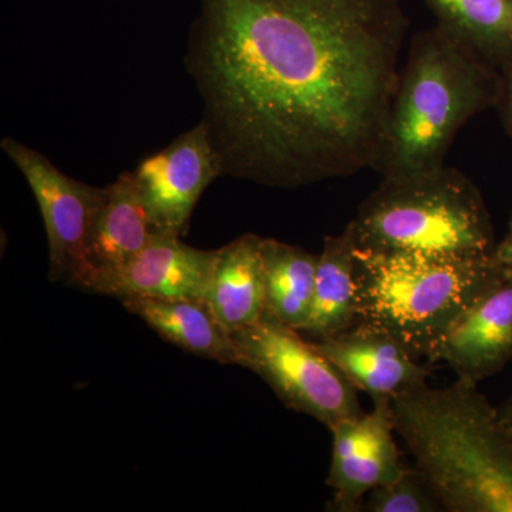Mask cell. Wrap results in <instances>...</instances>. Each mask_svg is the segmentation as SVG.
I'll return each mask as SVG.
<instances>
[{
	"label": "cell",
	"mask_w": 512,
	"mask_h": 512,
	"mask_svg": "<svg viewBox=\"0 0 512 512\" xmlns=\"http://www.w3.org/2000/svg\"><path fill=\"white\" fill-rule=\"evenodd\" d=\"M409 26L400 0H200L184 63L222 177L299 188L373 168Z\"/></svg>",
	"instance_id": "cell-1"
},
{
	"label": "cell",
	"mask_w": 512,
	"mask_h": 512,
	"mask_svg": "<svg viewBox=\"0 0 512 512\" xmlns=\"http://www.w3.org/2000/svg\"><path fill=\"white\" fill-rule=\"evenodd\" d=\"M393 420L444 511L512 512V434L477 383L413 387Z\"/></svg>",
	"instance_id": "cell-2"
},
{
	"label": "cell",
	"mask_w": 512,
	"mask_h": 512,
	"mask_svg": "<svg viewBox=\"0 0 512 512\" xmlns=\"http://www.w3.org/2000/svg\"><path fill=\"white\" fill-rule=\"evenodd\" d=\"M500 87L501 73L439 25L417 33L399 72L372 170L396 178L444 167L458 131L495 107Z\"/></svg>",
	"instance_id": "cell-3"
},
{
	"label": "cell",
	"mask_w": 512,
	"mask_h": 512,
	"mask_svg": "<svg viewBox=\"0 0 512 512\" xmlns=\"http://www.w3.org/2000/svg\"><path fill=\"white\" fill-rule=\"evenodd\" d=\"M505 275L485 258L355 251L359 322L386 330L416 359L431 353L457 319Z\"/></svg>",
	"instance_id": "cell-4"
},
{
	"label": "cell",
	"mask_w": 512,
	"mask_h": 512,
	"mask_svg": "<svg viewBox=\"0 0 512 512\" xmlns=\"http://www.w3.org/2000/svg\"><path fill=\"white\" fill-rule=\"evenodd\" d=\"M357 249L485 258L495 245L476 184L456 168L383 178L349 222Z\"/></svg>",
	"instance_id": "cell-5"
},
{
	"label": "cell",
	"mask_w": 512,
	"mask_h": 512,
	"mask_svg": "<svg viewBox=\"0 0 512 512\" xmlns=\"http://www.w3.org/2000/svg\"><path fill=\"white\" fill-rule=\"evenodd\" d=\"M241 367L251 370L288 409L311 416L332 430L365 414L359 390L299 330L266 312L258 322L232 333Z\"/></svg>",
	"instance_id": "cell-6"
},
{
	"label": "cell",
	"mask_w": 512,
	"mask_h": 512,
	"mask_svg": "<svg viewBox=\"0 0 512 512\" xmlns=\"http://www.w3.org/2000/svg\"><path fill=\"white\" fill-rule=\"evenodd\" d=\"M0 147L19 168L39 205L49 242L50 279L76 286L109 188L74 180L15 138H3Z\"/></svg>",
	"instance_id": "cell-7"
},
{
	"label": "cell",
	"mask_w": 512,
	"mask_h": 512,
	"mask_svg": "<svg viewBox=\"0 0 512 512\" xmlns=\"http://www.w3.org/2000/svg\"><path fill=\"white\" fill-rule=\"evenodd\" d=\"M133 174L158 231L183 237L202 194L222 177L207 124L201 120L170 146L141 160Z\"/></svg>",
	"instance_id": "cell-8"
},
{
	"label": "cell",
	"mask_w": 512,
	"mask_h": 512,
	"mask_svg": "<svg viewBox=\"0 0 512 512\" xmlns=\"http://www.w3.org/2000/svg\"><path fill=\"white\" fill-rule=\"evenodd\" d=\"M330 431L332 463L326 484L333 490L332 510L362 511L370 491L407 470L394 440L393 400L373 403L372 412L340 421Z\"/></svg>",
	"instance_id": "cell-9"
},
{
	"label": "cell",
	"mask_w": 512,
	"mask_h": 512,
	"mask_svg": "<svg viewBox=\"0 0 512 512\" xmlns=\"http://www.w3.org/2000/svg\"><path fill=\"white\" fill-rule=\"evenodd\" d=\"M312 343L373 403L394 400L407 390L427 383L430 377L429 367L421 365L402 342L366 322Z\"/></svg>",
	"instance_id": "cell-10"
},
{
	"label": "cell",
	"mask_w": 512,
	"mask_h": 512,
	"mask_svg": "<svg viewBox=\"0 0 512 512\" xmlns=\"http://www.w3.org/2000/svg\"><path fill=\"white\" fill-rule=\"evenodd\" d=\"M512 359V275L505 274L448 329L429 363H446L457 379L477 383Z\"/></svg>",
	"instance_id": "cell-11"
},
{
	"label": "cell",
	"mask_w": 512,
	"mask_h": 512,
	"mask_svg": "<svg viewBox=\"0 0 512 512\" xmlns=\"http://www.w3.org/2000/svg\"><path fill=\"white\" fill-rule=\"evenodd\" d=\"M106 202L94 224L77 288L97 293L160 234L138 190L133 171L107 185Z\"/></svg>",
	"instance_id": "cell-12"
},
{
	"label": "cell",
	"mask_w": 512,
	"mask_h": 512,
	"mask_svg": "<svg viewBox=\"0 0 512 512\" xmlns=\"http://www.w3.org/2000/svg\"><path fill=\"white\" fill-rule=\"evenodd\" d=\"M217 249L190 247L181 237L160 232L119 274L101 286L113 298L205 299Z\"/></svg>",
	"instance_id": "cell-13"
},
{
	"label": "cell",
	"mask_w": 512,
	"mask_h": 512,
	"mask_svg": "<svg viewBox=\"0 0 512 512\" xmlns=\"http://www.w3.org/2000/svg\"><path fill=\"white\" fill-rule=\"evenodd\" d=\"M262 239L244 234L217 249L204 301L231 335L254 325L266 311Z\"/></svg>",
	"instance_id": "cell-14"
},
{
	"label": "cell",
	"mask_w": 512,
	"mask_h": 512,
	"mask_svg": "<svg viewBox=\"0 0 512 512\" xmlns=\"http://www.w3.org/2000/svg\"><path fill=\"white\" fill-rule=\"evenodd\" d=\"M121 303L171 345L221 365H241L231 333L204 299L130 298Z\"/></svg>",
	"instance_id": "cell-15"
},
{
	"label": "cell",
	"mask_w": 512,
	"mask_h": 512,
	"mask_svg": "<svg viewBox=\"0 0 512 512\" xmlns=\"http://www.w3.org/2000/svg\"><path fill=\"white\" fill-rule=\"evenodd\" d=\"M356 244L352 228L326 237L319 254L311 315L305 338L323 340L346 332L359 323L355 282Z\"/></svg>",
	"instance_id": "cell-16"
},
{
	"label": "cell",
	"mask_w": 512,
	"mask_h": 512,
	"mask_svg": "<svg viewBox=\"0 0 512 512\" xmlns=\"http://www.w3.org/2000/svg\"><path fill=\"white\" fill-rule=\"evenodd\" d=\"M436 25L485 64L512 67V0H423Z\"/></svg>",
	"instance_id": "cell-17"
},
{
	"label": "cell",
	"mask_w": 512,
	"mask_h": 512,
	"mask_svg": "<svg viewBox=\"0 0 512 512\" xmlns=\"http://www.w3.org/2000/svg\"><path fill=\"white\" fill-rule=\"evenodd\" d=\"M319 254L262 239L266 312L296 330L305 328L311 315Z\"/></svg>",
	"instance_id": "cell-18"
},
{
	"label": "cell",
	"mask_w": 512,
	"mask_h": 512,
	"mask_svg": "<svg viewBox=\"0 0 512 512\" xmlns=\"http://www.w3.org/2000/svg\"><path fill=\"white\" fill-rule=\"evenodd\" d=\"M362 511L439 512L444 508L426 477L417 468H407L402 477L370 491Z\"/></svg>",
	"instance_id": "cell-19"
},
{
	"label": "cell",
	"mask_w": 512,
	"mask_h": 512,
	"mask_svg": "<svg viewBox=\"0 0 512 512\" xmlns=\"http://www.w3.org/2000/svg\"><path fill=\"white\" fill-rule=\"evenodd\" d=\"M494 109L498 111L505 133L512 138V67L501 73L500 96Z\"/></svg>",
	"instance_id": "cell-20"
},
{
	"label": "cell",
	"mask_w": 512,
	"mask_h": 512,
	"mask_svg": "<svg viewBox=\"0 0 512 512\" xmlns=\"http://www.w3.org/2000/svg\"><path fill=\"white\" fill-rule=\"evenodd\" d=\"M493 261L505 274L512 275V214L508 222L507 234L495 245Z\"/></svg>",
	"instance_id": "cell-21"
},
{
	"label": "cell",
	"mask_w": 512,
	"mask_h": 512,
	"mask_svg": "<svg viewBox=\"0 0 512 512\" xmlns=\"http://www.w3.org/2000/svg\"><path fill=\"white\" fill-rule=\"evenodd\" d=\"M498 410V416H500L501 421L507 430L512 434V397L508 399V402H505L504 406Z\"/></svg>",
	"instance_id": "cell-22"
}]
</instances>
